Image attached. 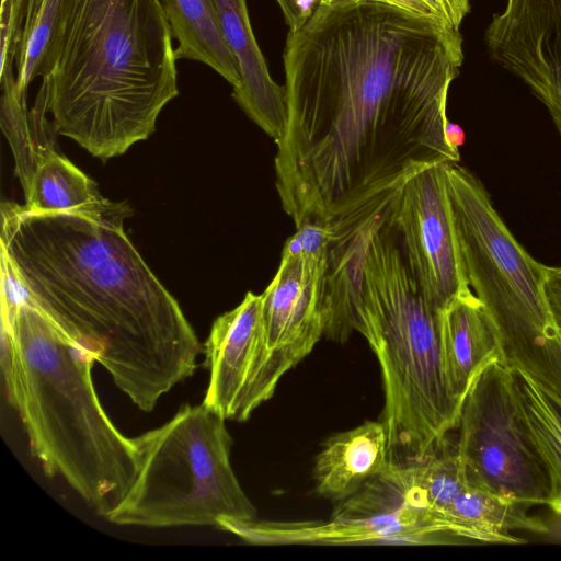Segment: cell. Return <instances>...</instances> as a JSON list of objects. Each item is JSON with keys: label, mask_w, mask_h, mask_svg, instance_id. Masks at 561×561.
I'll return each mask as SVG.
<instances>
[{"label": "cell", "mask_w": 561, "mask_h": 561, "mask_svg": "<svg viewBox=\"0 0 561 561\" xmlns=\"http://www.w3.org/2000/svg\"><path fill=\"white\" fill-rule=\"evenodd\" d=\"M389 439L381 420L330 436L317 455L313 480L319 496L341 502L390 466Z\"/></svg>", "instance_id": "9a60e30c"}, {"label": "cell", "mask_w": 561, "mask_h": 561, "mask_svg": "<svg viewBox=\"0 0 561 561\" xmlns=\"http://www.w3.org/2000/svg\"><path fill=\"white\" fill-rule=\"evenodd\" d=\"M400 7L419 14H435V11L425 0H377ZM438 16V15H437ZM443 19V18H442Z\"/></svg>", "instance_id": "4316f807"}, {"label": "cell", "mask_w": 561, "mask_h": 561, "mask_svg": "<svg viewBox=\"0 0 561 561\" xmlns=\"http://www.w3.org/2000/svg\"><path fill=\"white\" fill-rule=\"evenodd\" d=\"M328 255L282 256L262 294L267 351L263 402L272 398L282 377L308 356L325 333Z\"/></svg>", "instance_id": "8fae6325"}, {"label": "cell", "mask_w": 561, "mask_h": 561, "mask_svg": "<svg viewBox=\"0 0 561 561\" xmlns=\"http://www.w3.org/2000/svg\"><path fill=\"white\" fill-rule=\"evenodd\" d=\"M62 4L64 0H27L15 60L18 91L25 98L30 83L42 76Z\"/></svg>", "instance_id": "44dd1931"}, {"label": "cell", "mask_w": 561, "mask_h": 561, "mask_svg": "<svg viewBox=\"0 0 561 561\" xmlns=\"http://www.w3.org/2000/svg\"><path fill=\"white\" fill-rule=\"evenodd\" d=\"M542 289L551 314L561 330V266H543Z\"/></svg>", "instance_id": "d4e9b609"}, {"label": "cell", "mask_w": 561, "mask_h": 561, "mask_svg": "<svg viewBox=\"0 0 561 561\" xmlns=\"http://www.w3.org/2000/svg\"><path fill=\"white\" fill-rule=\"evenodd\" d=\"M209 381L203 404L225 420L247 421L263 403L266 365L263 298L248 291L214 321L204 345Z\"/></svg>", "instance_id": "7c38bea8"}, {"label": "cell", "mask_w": 561, "mask_h": 561, "mask_svg": "<svg viewBox=\"0 0 561 561\" xmlns=\"http://www.w3.org/2000/svg\"><path fill=\"white\" fill-rule=\"evenodd\" d=\"M431 7L432 9L435 11V13L443 18L448 24V14H447V10H446V5H445V2L444 0H425Z\"/></svg>", "instance_id": "f1b7e54d"}, {"label": "cell", "mask_w": 561, "mask_h": 561, "mask_svg": "<svg viewBox=\"0 0 561 561\" xmlns=\"http://www.w3.org/2000/svg\"><path fill=\"white\" fill-rule=\"evenodd\" d=\"M222 36L234 56L240 83L232 96L243 112L274 141L286 128L285 87L271 77L253 33L247 0H214Z\"/></svg>", "instance_id": "5bb4252c"}, {"label": "cell", "mask_w": 561, "mask_h": 561, "mask_svg": "<svg viewBox=\"0 0 561 561\" xmlns=\"http://www.w3.org/2000/svg\"><path fill=\"white\" fill-rule=\"evenodd\" d=\"M469 286L495 328L501 359L561 403V330L543 289V266L514 238L482 182L445 163Z\"/></svg>", "instance_id": "8992f818"}, {"label": "cell", "mask_w": 561, "mask_h": 561, "mask_svg": "<svg viewBox=\"0 0 561 561\" xmlns=\"http://www.w3.org/2000/svg\"><path fill=\"white\" fill-rule=\"evenodd\" d=\"M161 3L178 43L176 59L205 64L232 88L238 87V62L222 36L214 0H161Z\"/></svg>", "instance_id": "d6986e66"}, {"label": "cell", "mask_w": 561, "mask_h": 561, "mask_svg": "<svg viewBox=\"0 0 561 561\" xmlns=\"http://www.w3.org/2000/svg\"><path fill=\"white\" fill-rule=\"evenodd\" d=\"M276 188L296 228L348 217L416 172L459 162L447 95L463 61L444 19L377 0H317L283 55Z\"/></svg>", "instance_id": "6da1fadb"}, {"label": "cell", "mask_w": 561, "mask_h": 561, "mask_svg": "<svg viewBox=\"0 0 561 561\" xmlns=\"http://www.w3.org/2000/svg\"><path fill=\"white\" fill-rule=\"evenodd\" d=\"M445 136L447 142L455 149L459 150V147L463 145L465 142V133L462 128L454 123H450L449 121L446 124L445 127Z\"/></svg>", "instance_id": "83f0119b"}, {"label": "cell", "mask_w": 561, "mask_h": 561, "mask_svg": "<svg viewBox=\"0 0 561 561\" xmlns=\"http://www.w3.org/2000/svg\"><path fill=\"white\" fill-rule=\"evenodd\" d=\"M346 330L360 333L378 360L390 457L424 458L457 428L462 404L447 385L438 311L411 273L388 217L354 270Z\"/></svg>", "instance_id": "5b68a950"}, {"label": "cell", "mask_w": 561, "mask_h": 561, "mask_svg": "<svg viewBox=\"0 0 561 561\" xmlns=\"http://www.w3.org/2000/svg\"><path fill=\"white\" fill-rule=\"evenodd\" d=\"M485 43L491 58L543 103L561 137V0H507Z\"/></svg>", "instance_id": "4fadbf2b"}, {"label": "cell", "mask_w": 561, "mask_h": 561, "mask_svg": "<svg viewBox=\"0 0 561 561\" xmlns=\"http://www.w3.org/2000/svg\"><path fill=\"white\" fill-rule=\"evenodd\" d=\"M334 222L308 221L297 227L286 241L282 256H325L334 239Z\"/></svg>", "instance_id": "cb8c5ba5"}, {"label": "cell", "mask_w": 561, "mask_h": 561, "mask_svg": "<svg viewBox=\"0 0 561 561\" xmlns=\"http://www.w3.org/2000/svg\"><path fill=\"white\" fill-rule=\"evenodd\" d=\"M161 0H64L42 80L58 134L106 161L156 130L179 94Z\"/></svg>", "instance_id": "3957f363"}, {"label": "cell", "mask_w": 561, "mask_h": 561, "mask_svg": "<svg viewBox=\"0 0 561 561\" xmlns=\"http://www.w3.org/2000/svg\"><path fill=\"white\" fill-rule=\"evenodd\" d=\"M444 371L451 396L461 404L477 374L501 358L495 328L484 305L470 289L438 311Z\"/></svg>", "instance_id": "2e32d148"}, {"label": "cell", "mask_w": 561, "mask_h": 561, "mask_svg": "<svg viewBox=\"0 0 561 561\" xmlns=\"http://www.w3.org/2000/svg\"><path fill=\"white\" fill-rule=\"evenodd\" d=\"M515 503L486 491L467 486L444 512L443 518L456 539L490 543H524L511 533L547 534L548 526Z\"/></svg>", "instance_id": "ac0fdd59"}, {"label": "cell", "mask_w": 561, "mask_h": 561, "mask_svg": "<svg viewBox=\"0 0 561 561\" xmlns=\"http://www.w3.org/2000/svg\"><path fill=\"white\" fill-rule=\"evenodd\" d=\"M219 528L252 545H435L457 540L449 526L411 504L390 466L328 520H221Z\"/></svg>", "instance_id": "9c48e42d"}, {"label": "cell", "mask_w": 561, "mask_h": 561, "mask_svg": "<svg viewBox=\"0 0 561 561\" xmlns=\"http://www.w3.org/2000/svg\"><path fill=\"white\" fill-rule=\"evenodd\" d=\"M457 453L468 485L502 499L549 504L558 496L554 474L525 417L513 369L491 359L462 402Z\"/></svg>", "instance_id": "ba28073f"}, {"label": "cell", "mask_w": 561, "mask_h": 561, "mask_svg": "<svg viewBox=\"0 0 561 561\" xmlns=\"http://www.w3.org/2000/svg\"><path fill=\"white\" fill-rule=\"evenodd\" d=\"M1 368L33 457L106 517L131 489L139 451L103 409L92 381L93 356L27 296L1 312Z\"/></svg>", "instance_id": "277c9868"}, {"label": "cell", "mask_w": 561, "mask_h": 561, "mask_svg": "<svg viewBox=\"0 0 561 561\" xmlns=\"http://www.w3.org/2000/svg\"><path fill=\"white\" fill-rule=\"evenodd\" d=\"M548 505L554 513L561 515V494L554 497Z\"/></svg>", "instance_id": "f546056e"}, {"label": "cell", "mask_w": 561, "mask_h": 561, "mask_svg": "<svg viewBox=\"0 0 561 561\" xmlns=\"http://www.w3.org/2000/svg\"><path fill=\"white\" fill-rule=\"evenodd\" d=\"M1 127L11 146L15 173L24 196L30 192L34 174L39 164L55 149L56 134L54 122L46 117L48 112V88L42 80L33 107H27V98L21 95L16 78L0 83Z\"/></svg>", "instance_id": "e0dca14e"}, {"label": "cell", "mask_w": 561, "mask_h": 561, "mask_svg": "<svg viewBox=\"0 0 561 561\" xmlns=\"http://www.w3.org/2000/svg\"><path fill=\"white\" fill-rule=\"evenodd\" d=\"M225 421L203 403L185 404L160 427L135 437L138 476L105 518L145 527L256 519L231 466L233 442Z\"/></svg>", "instance_id": "52a82bcc"}, {"label": "cell", "mask_w": 561, "mask_h": 561, "mask_svg": "<svg viewBox=\"0 0 561 561\" xmlns=\"http://www.w3.org/2000/svg\"><path fill=\"white\" fill-rule=\"evenodd\" d=\"M125 203L68 211L1 205V250L30 299L144 412L193 376L202 352L178 300L124 230Z\"/></svg>", "instance_id": "7a4b0ae2"}, {"label": "cell", "mask_w": 561, "mask_h": 561, "mask_svg": "<svg viewBox=\"0 0 561 561\" xmlns=\"http://www.w3.org/2000/svg\"><path fill=\"white\" fill-rule=\"evenodd\" d=\"M27 0H1L0 13V83L16 78L14 62L24 24Z\"/></svg>", "instance_id": "603a6c76"}, {"label": "cell", "mask_w": 561, "mask_h": 561, "mask_svg": "<svg viewBox=\"0 0 561 561\" xmlns=\"http://www.w3.org/2000/svg\"><path fill=\"white\" fill-rule=\"evenodd\" d=\"M96 184L57 151L37 168L25 207L32 211L54 213L78 209L100 202Z\"/></svg>", "instance_id": "ffe728a7"}, {"label": "cell", "mask_w": 561, "mask_h": 561, "mask_svg": "<svg viewBox=\"0 0 561 561\" xmlns=\"http://www.w3.org/2000/svg\"><path fill=\"white\" fill-rule=\"evenodd\" d=\"M513 375L525 417L540 451L554 474L558 495H560L561 403L520 370L513 369Z\"/></svg>", "instance_id": "7402d4cb"}, {"label": "cell", "mask_w": 561, "mask_h": 561, "mask_svg": "<svg viewBox=\"0 0 561 561\" xmlns=\"http://www.w3.org/2000/svg\"><path fill=\"white\" fill-rule=\"evenodd\" d=\"M289 30L296 28L311 11L313 4L309 0H276Z\"/></svg>", "instance_id": "484cf974"}, {"label": "cell", "mask_w": 561, "mask_h": 561, "mask_svg": "<svg viewBox=\"0 0 561 561\" xmlns=\"http://www.w3.org/2000/svg\"><path fill=\"white\" fill-rule=\"evenodd\" d=\"M388 224L431 306L439 311L470 290L460 251L445 163L427 167L397 191Z\"/></svg>", "instance_id": "30bf717a"}]
</instances>
